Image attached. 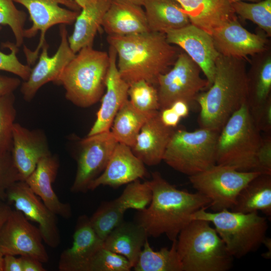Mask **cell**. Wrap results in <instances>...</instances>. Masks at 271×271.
I'll return each instance as SVG.
<instances>
[{"label":"cell","instance_id":"obj_1","mask_svg":"<svg viewBox=\"0 0 271 271\" xmlns=\"http://www.w3.org/2000/svg\"><path fill=\"white\" fill-rule=\"evenodd\" d=\"M152 190L149 206L138 211L134 221L142 226L148 236L165 234L173 241L192 220L198 210L209 207L210 200L198 192L190 193L177 189L158 172L152 173L148 181Z\"/></svg>","mask_w":271,"mask_h":271},{"label":"cell","instance_id":"obj_2","mask_svg":"<svg viewBox=\"0 0 271 271\" xmlns=\"http://www.w3.org/2000/svg\"><path fill=\"white\" fill-rule=\"evenodd\" d=\"M107 40L116 51L118 72L128 84L144 80L156 85L159 76L171 68L181 52L162 33L107 36Z\"/></svg>","mask_w":271,"mask_h":271},{"label":"cell","instance_id":"obj_3","mask_svg":"<svg viewBox=\"0 0 271 271\" xmlns=\"http://www.w3.org/2000/svg\"><path fill=\"white\" fill-rule=\"evenodd\" d=\"M246 60L221 55L217 58L212 85L195 99L200 108V127L220 132L231 115L246 103Z\"/></svg>","mask_w":271,"mask_h":271},{"label":"cell","instance_id":"obj_4","mask_svg":"<svg viewBox=\"0 0 271 271\" xmlns=\"http://www.w3.org/2000/svg\"><path fill=\"white\" fill-rule=\"evenodd\" d=\"M109 63L108 53L84 47L66 66L56 84L63 86L66 98L73 104L90 107L103 96Z\"/></svg>","mask_w":271,"mask_h":271},{"label":"cell","instance_id":"obj_5","mask_svg":"<svg viewBox=\"0 0 271 271\" xmlns=\"http://www.w3.org/2000/svg\"><path fill=\"white\" fill-rule=\"evenodd\" d=\"M177 250L183 271H227L233 257L209 222L192 219L180 232Z\"/></svg>","mask_w":271,"mask_h":271},{"label":"cell","instance_id":"obj_6","mask_svg":"<svg viewBox=\"0 0 271 271\" xmlns=\"http://www.w3.org/2000/svg\"><path fill=\"white\" fill-rule=\"evenodd\" d=\"M260 132L244 103L231 115L219 132L216 164L242 172L256 171V155L262 139Z\"/></svg>","mask_w":271,"mask_h":271},{"label":"cell","instance_id":"obj_7","mask_svg":"<svg viewBox=\"0 0 271 271\" xmlns=\"http://www.w3.org/2000/svg\"><path fill=\"white\" fill-rule=\"evenodd\" d=\"M206 208L195 212L191 220L211 222L233 257L241 258L264 244L268 224L266 218L257 212L243 213L224 209L208 212Z\"/></svg>","mask_w":271,"mask_h":271},{"label":"cell","instance_id":"obj_8","mask_svg":"<svg viewBox=\"0 0 271 271\" xmlns=\"http://www.w3.org/2000/svg\"><path fill=\"white\" fill-rule=\"evenodd\" d=\"M219 132L202 128L189 131L175 129L163 160L174 170L190 176L216 164V151Z\"/></svg>","mask_w":271,"mask_h":271},{"label":"cell","instance_id":"obj_9","mask_svg":"<svg viewBox=\"0 0 271 271\" xmlns=\"http://www.w3.org/2000/svg\"><path fill=\"white\" fill-rule=\"evenodd\" d=\"M261 173L242 172L226 165L215 164L207 169L189 176L197 191L210 200L214 212L231 209L241 190Z\"/></svg>","mask_w":271,"mask_h":271},{"label":"cell","instance_id":"obj_10","mask_svg":"<svg viewBox=\"0 0 271 271\" xmlns=\"http://www.w3.org/2000/svg\"><path fill=\"white\" fill-rule=\"evenodd\" d=\"M199 66L184 52L179 54L172 67L158 78L160 110L171 106L177 100L190 106L200 91L208 88L206 79L201 77Z\"/></svg>","mask_w":271,"mask_h":271},{"label":"cell","instance_id":"obj_11","mask_svg":"<svg viewBox=\"0 0 271 271\" xmlns=\"http://www.w3.org/2000/svg\"><path fill=\"white\" fill-rule=\"evenodd\" d=\"M27 10L32 22V26L25 29V38H32L38 31L41 36L34 51L24 46L28 65L34 64L44 43L47 31L56 25H71L74 23L81 8L74 0H13Z\"/></svg>","mask_w":271,"mask_h":271},{"label":"cell","instance_id":"obj_12","mask_svg":"<svg viewBox=\"0 0 271 271\" xmlns=\"http://www.w3.org/2000/svg\"><path fill=\"white\" fill-rule=\"evenodd\" d=\"M117 143L110 130L87 136L81 141L72 192L88 191L90 184L105 169Z\"/></svg>","mask_w":271,"mask_h":271},{"label":"cell","instance_id":"obj_13","mask_svg":"<svg viewBox=\"0 0 271 271\" xmlns=\"http://www.w3.org/2000/svg\"><path fill=\"white\" fill-rule=\"evenodd\" d=\"M43 241L39 228L22 212L12 210L0 230V250L3 254L29 256L46 262L49 256Z\"/></svg>","mask_w":271,"mask_h":271},{"label":"cell","instance_id":"obj_14","mask_svg":"<svg viewBox=\"0 0 271 271\" xmlns=\"http://www.w3.org/2000/svg\"><path fill=\"white\" fill-rule=\"evenodd\" d=\"M6 200L15 210L39 225L43 240L49 246L56 248L60 243V234L56 215L42 202L25 181H18L7 191Z\"/></svg>","mask_w":271,"mask_h":271},{"label":"cell","instance_id":"obj_15","mask_svg":"<svg viewBox=\"0 0 271 271\" xmlns=\"http://www.w3.org/2000/svg\"><path fill=\"white\" fill-rule=\"evenodd\" d=\"M59 34L60 43L56 53L49 56V45L45 42L38 61L32 68L28 79L21 84V92L27 101H31L45 84L49 82L56 84L66 66L76 54L69 46L66 25H60Z\"/></svg>","mask_w":271,"mask_h":271},{"label":"cell","instance_id":"obj_16","mask_svg":"<svg viewBox=\"0 0 271 271\" xmlns=\"http://www.w3.org/2000/svg\"><path fill=\"white\" fill-rule=\"evenodd\" d=\"M165 35L169 43L180 48L199 66L209 88L214 78L215 63L220 55L211 35L191 23L169 31Z\"/></svg>","mask_w":271,"mask_h":271},{"label":"cell","instance_id":"obj_17","mask_svg":"<svg viewBox=\"0 0 271 271\" xmlns=\"http://www.w3.org/2000/svg\"><path fill=\"white\" fill-rule=\"evenodd\" d=\"M215 47L221 55L243 58L267 48L268 37L261 30L252 33L243 28L237 18L230 20L214 30L211 35Z\"/></svg>","mask_w":271,"mask_h":271},{"label":"cell","instance_id":"obj_18","mask_svg":"<svg viewBox=\"0 0 271 271\" xmlns=\"http://www.w3.org/2000/svg\"><path fill=\"white\" fill-rule=\"evenodd\" d=\"M108 55L109 63L105 82L106 92L101 97L96 120L87 136L110 130L115 115L128 99L129 84L122 79L118 72L116 53L111 46Z\"/></svg>","mask_w":271,"mask_h":271},{"label":"cell","instance_id":"obj_19","mask_svg":"<svg viewBox=\"0 0 271 271\" xmlns=\"http://www.w3.org/2000/svg\"><path fill=\"white\" fill-rule=\"evenodd\" d=\"M11 153L14 164L23 181L34 171L42 159L51 154L43 131L30 130L16 122Z\"/></svg>","mask_w":271,"mask_h":271},{"label":"cell","instance_id":"obj_20","mask_svg":"<svg viewBox=\"0 0 271 271\" xmlns=\"http://www.w3.org/2000/svg\"><path fill=\"white\" fill-rule=\"evenodd\" d=\"M145 164L133 153L131 148L118 143L103 172L89 185L88 190L100 186L113 188L143 178L147 175Z\"/></svg>","mask_w":271,"mask_h":271},{"label":"cell","instance_id":"obj_21","mask_svg":"<svg viewBox=\"0 0 271 271\" xmlns=\"http://www.w3.org/2000/svg\"><path fill=\"white\" fill-rule=\"evenodd\" d=\"M103 246L102 241L92 228L89 218L80 216L73 235L72 246L61 254L58 262L60 271H87L96 252Z\"/></svg>","mask_w":271,"mask_h":271},{"label":"cell","instance_id":"obj_22","mask_svg":"<svg viewBox=\"0 0 271 271\" xmlns=\"http://www.w3.org/2000/svg\"><path fill=\"white\" fill-rule=\"evenodd\" d=\"M175 129L162 122L160 111H156L142 127L133 146V153L146 165L160 164Z\"/></svg>","mask_w":271,"mask_h":271},{"label":"cell","instance_id":"obj_23","mask_svg":"<svg viewBox=\"0 0 271 271\" xmlns=\"http://www.w3.org/2000/svg\"><path fill=\"white\" fill-rule=\"evenodd\" d=\"M59 167L57 157L52 154L42 159L25 180L34 193L55 215L65 219L72 216L70 204L62 202L52 187Z\"/></svg>","mask_w":271,"mask_h":271},{"label":"cell","instance_id":"obj_24","mask_svg":"<svg viewBox=\"0 0 271 271\" xmlns=\"http://www.w3.org/2000/svg\"><path fill=\"white\" fill-rule=\"evenodd\" d=\"M102 27L108 36H123L150 32L142 6L125 0H111Z\"/></svg>","mask_w":271,"mask_h":271},{"label":"cell","instance_id":"obj_25","mask_svg":"<svg viewBox=\"0 0 271 271\" xmlns=\"http://www.w3.org/2000/svg\"><path fill=\"white\" fill-rule=\"evenodd\" d=\"M192 24L211 35L226 22L237 18L229 0H174Z\"/></svg>","mask_w":271,"mask_h":271},{"label":"cell","instance_id":"obj_26","mask_svg":"<svg viewBox=\"0 0 271 271\" xmlns=\"http://www.w3.org/2000/svg\"><path fill=\"white\" fill-rule=\"evenodd\" d=\"M111 0H88L81 9L68 36L69 46L76 54L82 48L92 46L95 37L102 26Z\"/></svg>","mask_w":271,"mask_h":271},{"label":"cell","instance_id":"obj_27","mask_svg":"<svg viewBox=\"0 0 271 271\" xmlns=\"http://www.w3.org/2000/svg\"><path fill=\"white\" fill-rule=\"evenodd\" d=\"M247 71L246 104L249 112L260 108L271 98V52L268 48L251 56Z\"/></svg>","mask_w":271,"mask_h":271},{"label":"cell","instance_id":"obj_28","mask_svg":"<svg viewBox=\"0 0 271 271\" xmlns=\"http://www.w3.org/2000/svg\"><path fill=\"white\" fill-rule=\"evenodd\" d=\"M148 237L144 228L136 222L123 220L106 236L103 246L125 257L132 268Z\"/></svg>","mask_w":271,"mask_h":271},{"label":"cell","instance_id":"obj_29","mask_svg":"<svg viewBox=\"0 0 271 271\" xmlns=\"http://www.w3.org/2000/svg\"><path fill=\"white\" fill-rule=\"evenodd\" d=\"M143 6L151 32L165 34L191 23L188 15L174 0H144Z\"/></svg>","mask_w":271,"mask_h":271},{"label":"cell","instance_id":"obj_30","mask_svg":"<svg viewBox=\"0 0 271 271\" xmlns=\"http://www.w3.org/2000/svg\"><path fill=\"white\" fill-rule=\"evenodd\" d=\"M248 213L260 211L271 215V175L260 174L253 179L240 192L230 209Z\"/></svg>","mask_w":271,"mask_h":271},{"label":"cell","instance_id":"obj_31","mask_svg":"<svg viewBox=\"0 0 271 271\" xmlns=\"http://www.w3.org/2000/svg\"><path fill=\"white\" fill-rule=\"evenodd\" d=\"M156 111L142 112L136 109L128 99L115 115L110 130L118 143L132 148L142 127Z\"/></svg>","mask_w":271,"mask_h":271},{"label":"cell","instance_id":"obj_32","mask_svg":"<svg viewBox=\"0 0 271 271\" xmlns=\"http://www.w3.org/2000/svg\"><path fill=\"white\" fill-rule=\"evenodd\" d=\"M135 271H183L177 250V239L171 248H162L155 251L147 239L132 267Z\"/></svg>","mask_w":271,"mask_h":271},{"label":"cell","instance_id":"obj_33","mask_svg":"<svg viewBox=\"0 0 271 271\" xmlns=\"http://www.w3.org/2000/svg\"><path fill=\"white\" fill-rule=\"evenodd\" d=\"M125 212L116 199L103 202L89 218L90 222L98 236L104 241L108 234L123 221Z\"/></svg>","mask_w":271,"mask_h":271},{"label":"cell","instance_id":"obj_34","mask_svg":"<svg viewBox=\"0 0 271 271\" xmlns=\"http://www.w3.org/2000/svg\"><path fill=\"white\" fill-rule=\"evenodd\" d=\"M235 14L256 24L269 37L271 36V0L258 3L238 1L231 4Z\"/></svg>","mask_w":271,"mask_h":271},{"label":"cell","instance_id":"obj_35","mask_svg":"<svg viewBox=\"0 0 271 271\" xmlns=\"http://www.w3.org/2000/svg\"><path fill=\"white\" fill-rule=\"evenodd\" d=\"M16 113L14 93L1 95L0 155L11 151Z\"/></svg>","mask_w":271,"mask_h":271},{"label":"cell","instance_id":"obj_36","mask_svg":"<svg viewBox=\"0 0 271 271\" xmlns=\"http://www.w3.org/2000/svg\"><path fill=\"white\" fill-rule=\"evenodd\" d=\"M128 96L131 104L142 112L150 113L160 110L157 88L145 80L129 84Z\"/></svg>","mask_w":271,"mask_h":271},{"label":"cell","instance_id":"obj_37","mask_svg":"<svg viewBox=\"0 0 271 271\" xmlns=\"http://www.w3.org/2000/svg\"><path fill=\"white\" fill-rule=\"evenodd\" d=\"M152 195L148 181L142 183L138 179L127 184L121 194L116 200L125 212L128 209L141 211L150 204Z\"/></svg>","mask_w":271,"mask_h":271},{"label":"cell","instance_id":"obj_38","mask_svg":"<svg viewBox=\"0 0 271 271\" xmlns=\"http://www.w3.org/2000/svg\"><path fill=\"white\" fill-rule=\"evenodd\" d=\"M26 20V13L18 9L13 0H0V31L2 25L8 26L14 34L18 47L24 43Z\"/></svg>","mask_w":271,"mask_h":271},{"label":"cell","instance_id":"obj_39","mask_svg":"<svg viewBox=\"0 0 271 271\" xmlns=\"http://www.w3.org/2000/svg\"><path fill=\"white\" fill-rule=\"evenodd\" d=\"M131 268L125 257L103 246L92 258L87 271H129Z\"/></svg>","mask_w":271,"mask_h":271},{"label":"cell","instance_id":"obj_40","mask_svg":"<svg viewBox=\"0 0 271 271\" xmlns=\"http://www.w3.org/2000/svg\"><path fill=\"white\" fill-rule=\"evenodd\" d=\"M3 46L8 48L11 52L5 54L0 51V71H4L14 74L23 81L27 80L30 74L32 68L29 65L22 63L17 56L19 51L15 44L6 42Z\"/></svg>","mask_w":271,"mask_h":271},{"label":"cell","instance_id":"obj_41","mask_svg":"<svg viewBox=\"0 0 271 271\" xmlns=\"http://www.w3.org/2000/svg\"><path fill=\"white\" fill-rule=\"evenodd\" d=\"M20 180L22 179L14 164L11 152L0 155V200L5 201L7 190Z\"/></svg>","mask_w":271,"mask_h":271},{"label":"cell","instance_id":"obj_42","mask_svg":"<svg viewBox=\"0 0 271 271\" xmlns=\"http://www.w3.org/2000/svg\"><path fill=\"white\" fill-rule=\"evenodd\" d=\"M256 171L271 175V134L262 137L256 155Z\"/></svg>","mask_w":271,"mask_h":271},{"label":"cell","instance_id":"obj_43","mask_svg":"<svg viewBox=\"0 0 271 271\" xmlns=\"http://www.w3.org/2000/svg\"><path fill=\"white\" fill-rule=\"evenodd\" d=\"M250 113L255 125L260 131L270 133L271 98L260 108Z\"/></svg>","mask_w":271,"mask_h":271},{"label":"cell","instance_id":"obj_44","mask_svg":"<svg viewBox=\"0 0 271 271\" xmlns=\"http://www.w3.org/2000/svg\"><path fill=\"white\" fill-rule=\"evenodd\" d=\"M21 83L19 78L0 75V96L14 93Z\"/></svg>","mask_w":271,"mask_h":271},{"label":"cell","instance_id":"obj_45","mask_svg":"<svg viewBox=\"0 0 271 271\" xmlns=\"http://www.w3.org/2000/svg\"><path fill=\"white\" fill-rule=\"evenodd\" d=\"M160 114L164 124L173 128L178 126L181 119V118L170 107L161 110Z\"/></svg>","mask_w":271,"mask_h":271},{"label":"cell","instance_id":"obj_46","mask_svg":"<svg viewBox=\"0 0 271 271\" xmlns=\"http://www.w3.org/2000/svg\"><path fill=\"white\" fill-rule=\"evenodd\" d=\"M3 271H23L21 256L17 257L14 255H4Z\"/></svg>","mask_w":271,"mask_h":271},{"label":"cell","instance_id":"obj_47","mask_svg":"<svg viewBox=\"0 0 271 271\" xmlns=\"http://www.w3.org/2000/svg\"><path fill=\"white\" fill-rule=\"evenodd\" d=\"M23 271H46L39 260L31 257L21 256Z\"/></svg>","mask_w":271,"mask_h":271},{"label":"cell","instance_id":"obj_48","mask_svg":"<svg viewBox=\"0 0 271 271\" xmlns=\"http://www.w3.org/2000/svg\"><path fill=\"white\" fill-rule=\"evenodd\" d=\"M170 107L181 118L187 117L190 111V105L186 102L183 100H177L174 102Z\"/></svg>","mask_w":271,"mask_h":271},{"label":"cell","instance_id":"obj_49","mask_svg":"<svg viewBox=\"0 0 271 271\" xmlns=\"http://www.w3.org/2000/svg\"><path fill=\"white\" fill-rule=\"evenodd\" d=\"M12 209L5 201L0 200V230L6 221Z\"/></svg>","mask_w":271,"mask_h":271},{"label":"cell","instance_id":"obj_50","mask_svg":"<svg viewBox=\"0 0 271 271\" xmlns=\"http://www.w3.org/2000/svg\"><path fill=\"white\" fill-rule=\"evenodd\" d=\"M77 4L81 8H83L86 3L88 1V0H74Z\"/></svg>","mask_w":271,"mask_h":271},{"label":"cell","instance_id":"obj_51","mask_svg":"<svg viewBox=\"0 0 271 271\" xmlns=\"http://www.w3.org/2000/svg\"><path fill=\"white\" fill-rule=\"evenodd\" d=\"M131 3L137 5L142 6L144 4V0H125Z\"/></svg>","mask_w":271,"mask_h":271},{"label":"cell","instance_id":"obj_52","mask_svg":"<svg viewBox=\"0 0 271 271\" xmlns=\"http://www.w3.org/2000/svg\"><path fill=\"white\" fill-rule=\"evenodd\" d=\"M4 255L0 250V271L4 270Z\"/></svg>","mask_w":271,"mask_h":271},{"label":"cell","instance_id":"obj_53","mask_svg":"<svg viewBox=\"0 0 271 271\" xmlns=\"http://www.w3.org/2000/svg\"><path fill=\"white\" fill-rule=\"evenodd\" d=\"M263 0H229V2L232 4L233 3L238 1H248L252 3H258Z\"/></svg>","mask_w":271,"mask_h":271}]
</instances>
